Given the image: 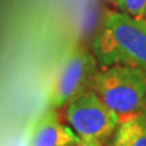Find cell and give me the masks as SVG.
Segmentation results:
<instances>
[{
    "instance_id": "5b68a950",
    "label": "cell",
    "mask_w": 146,
    "mask_h": 146,
    "mask_svg": "<svg viewBox=\"0 0 146 146\" xmlns=\"http://www.w3.org/2000/svg\"><path fill=\"white\" fill-rule=\"evenodd\" d=\"M80 138L60 121L56 110H46L32 129L29 146H74Z\"/></svg>"
},
{
    "instance_id": "6da1fadb",
    "label": "cell",
    "mask_w": 146,
    "mask_h": 146,
    "mask_svg": "<svg viewBox=\"0 0 146 146\" xmlns=\"http://www.w3.org/2000/svg\"><path fill=\"white\" fill-rule=\"evenodd\" d=\"M91 48L100 67L128 66L146 72V20L107 11Z\"/></svg>"
},
{
    "instance_id": "9c48e42d",
    "label": "cell",
    "mask_w": 146,
    "mask_h": 146,
    "mask_svg": "<svg viewBox=\"0 0 146 146\" xmlns=\"http://www.w3.org/2000/svg\"><path fill=\"white\" fill-rule=\"evenodd\" d=\"M139 117H140V119H141V122H143V124H144V127L146 128V110H145V111H144L143 113H141V115H140Z\"/></svg>"
},
{
    "instance_id": "8992f818",
    "label": "cell",
    "mask_w": 146,
    "mask_h": 146,
    "mask_svg": "<svg viewBox=\"0 0 146 146\" xmlns=\"http://www.w3.org/2000/svg\"><path fill=\"white\" fill-rule=\"evenodd\" d=\"M110 146H146V128L140 117L121 122Z\"/></svg>"
},
{
    "instance_id": "7a4b0ae2",
    "label": "cell",
    "mask_w": 146,
    "mask_h": 146,
    "mask_svg": "<svg viewBox=\"0 0 146 146\" xmlns=\"http://www.w3.org/2000/svg\"><path fill=\"white\" fill-rule=\"evenodd\" d=\"M125 122L146 110V72L128 66L101 67L93 76L89 88Z\"/></svg>"
},
{
    "instance_id": "3957f363",
    "label": "cell",
    "mask_w": 146,
    "mask_h": 146,
    "mask_svg": "<svg viewBox=\"0 0 146 146\" xmlns=\"http://www.w3.org/2000/svg\"><path fill=\"white\" fill-rule=\"evenodd\" d=\"M98 61L91 51L74 45L62 56L49 91V108L57 110L88 90Z\"/></svg>"
},
{
    "instance_id": "ba28073f",
    "label": "cell",
    "mask_w": 146,
    "mask_h": 146,
    "mask_svg": "<svg viewBox=\"0 0 146 146\" xmlns=\"http://www.w3.org/2000/svg\"><path fill=\"white\" fill-rule=\"evenodd\" d=\"M74 146H104V143L95 139H80L79 143Z\"/></svg>"
},
{
    "instance_id": "277c9868",
    "label": "cell",
    "mask_w": 146,
    "mask_h": 146,
    "mask_svg": "<svg viewBox=\"0 0 146 146\" xmlns=\"http://www.w3.org/2000/svg\"><path fill=\"white\" fill-rule=\"evenodd\" d=\"M66 121L80 139L104 143L116 131L119 118L93 90H85L67 105Z\"/></svg>"
},
{
    "instance_id": "52a82bcc",
    "label": "cell",
    "mask_w": 146,
    "mask_h": 146,
    "mask_svg": "<svg viewBox=\"0 0 146 146\" xmlns=\"http://www.w3.org/2000/svg\"><path fill=\"white\" fill-rule=\"evenodd\" d=\"M118 11L136 20H146V0H116Z\"/></svg>"
}]
</instances>
